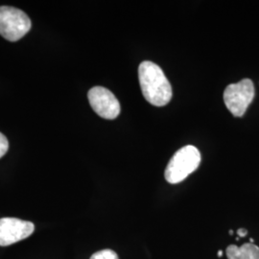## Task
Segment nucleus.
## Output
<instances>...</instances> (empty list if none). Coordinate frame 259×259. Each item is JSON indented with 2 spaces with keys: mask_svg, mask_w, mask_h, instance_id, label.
Masks as SVG:
<instances>
[{
  "mask_svg": "<svg viewBox=\"0 0 259 259\" xmlns=\"http://www.w3.org/2000/svg\"><path fill=\"white\" fill-rule=\"evenodd\" d=\"M139 84L146 101L156 107L165 106L172 99V88L162 69L145 61L139 66Z\"/></svg>",
  "mask_w": 259,
  "mask_h": 259,
  "instance_id": "f257e3e1",
  "label": "nucleus"
},
{
  "mask_svg": "<svg viewBox=\"0 0 259 259\" xmlns=\"http://www.w3.org/2000/svg\"><path fill=\"white\" fill-rule=\"evenodd\" d=\"M201 163V154L192 145L178 150L168 162L164 177L169 184L176 185L183 182L198 169Z\"/></svg>",
  "mask_w": 259,
  "mask_h": 259,
  "instance_id": "f03ea898",
  "label": "nucleus"
},
{
  "mask_svg": "<svg viewBox=\"0 0 259 259\" xmlns=\"http://www.w3.org/2000/svg\"><path fill=\"white\" fill-rule=\"evenodd\" d=\"M31 20L21 10L0 7V35L9 41H18L31 30Z\"/></svg>",
  "mask_w": 259,
  "mask_h": 259,
  "instance_id": "7ed1b4c3",
  "label": "nucleus"
},
{
  "mask_svg": "<svg viewBox=\"0 0 259 259\" xmlns=\"http://www.w3.org/2000/svg\"><path fill=\"white\" fill-rule=\"evenodd\" d=\"M255 95L252 81L243 79L240 82L228 85L224 92V101L235 117H242Z\"/></svg>",
  "mask_w": 259,
  "mask_h": 259,
  "instance_id": "20e7f679",
  "label": "nucleus"
},
{
  "mask_svg": "<svg viewBox=\"0 0 259 259\" xmlns=\"http://www.w3.org/2000/svg\"><path fill=\"white\" fill-rule=\"evenodd\" d=\"M90 104L99 116L105 119H115L120 113V104L114 94L103 87H94L88 93Z\"/></svg>",
  "mask_w": 259,
  "mask_h": 259,
  "instance_id": "39448f33",
  "label": "nucleus"
},
{
  "mask_svg": "<svg viewBox=\"0 0 259 259\" xmlns=\"http://www.w3.org/2000/svg\"><path fill=\"white\" fill-rule=\"evenodd\" d=\"M35 231L32 222L18 218L0 219V246L6 247L29 237Z\"/></svg>",
  "mask_w": 259,
  "mask_h": 259,
  "instance_id": "423d86ee",
  "label": "nucleus"
},
{
  "mask_svg": "<svg viewBox=\"0 0 259 259\" xmlns=\"http://www.w3.org/2000/svg\"><path fill=\"white\" fill-rule=\"evenodd\" d=\"M228 259H259V248L252 243H246L241 247L231 245L227 248Z\"/></svg>",
  "mask_w": 259,
  "mask_h": 259,
  "instance_id": "0eeeda50",
  "label": "nucleus"
},
{
  "mask_svg": "<svg viewBox=\"0 0 259 259\" xmlns=\"http://www.w3.org/2000/svg\"><path fill=\"white\" fill-rule=\"evenodd\" d=\"M91 259H119L117 253L112 250H102L93 253Z\"/></svg>",
  "mask_w": 259,
  "mask_h": 259,
  "instance_id": "6e6552de",
  "label": "nucleus"
},
{
  "mask_svg": "<svg viewBox=\"0 0 259 259\" xmlns=\"http://www.w3.org/2000/svg\"><path fill=\"white\" fill-rule=\"evenodd\" d=\"M9 149V141L7 138L0 133V158L4 157Z\"/></svg>",
  "mask_w": 259,
  "mask_h": 259,
  "instance_id": "1a4fd4ad",
  "label": "nucleus"
},
{
  "mask_svg": "<svg viewBox=\"0 0 259 259\" xmlns=\"http://www.w3.org/2000/svg\"><path fill=\"white\" fill-rule=\"evenodd\" d=\"M237 234L240 236V237H245L247 234H248V231L245 230V229H239L237 231Z\"/></svg>",
  "mask_w": 259,
  "mask_h": 259,
  "instance_id": "9d476101",
  "label": "nucleus"
},
{
  "mask_svg": "<svg viewBox=\"0 0 259 259\" xmlns=\"http://www.w3.org/2000/svg\"><path fill=\"white\" fill-rule=\"evenodd\" d=\"M223 251L222 250H219L218 251V256H222Z\"/></svg>",
  "mask_w": 259,
  "mask_h": 259,
  "instance_id": "9b49d317",
  "label": "nucleus"
},
{
  "mask_svg": "<svg viewBox=\"0 0 259 259\" xmlns=\"http://www.w3.org/2000/svg\"><path fill=\"white\" fill-rule=\"evenodd\" d=\"M230 234H231V235H232V234H233V231H230Z\"/></svg>",
  "mask_w": 259,
  "mask_h": 259,
  "instance_id": "f8f14e48",
  "label": "nucleus"
},
{
  "mask_svg": "<svg viewBox=\"0 0 259 259\" xmlns=\"http://www.w3.org/2000/svg\"><path fill=\"white\" fill-rule=\"evenodd\" d=\"M250 243H252V242H253V239H252V238H250Z\"/></svg>",
  "mask_w": 259,
  "mask_h": 259,
  "instance_id": "ddd939ff",
  "label": "nucleus"
}]
</instances>
